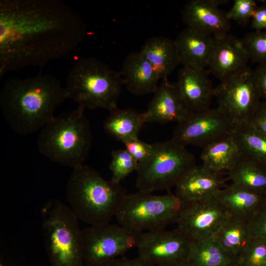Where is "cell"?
<instances>
[{
	"label": "cell",
	"instance_id": "cell-1",
	"mask_svg": "<svg viewBox=\"0 0 266 266\" xmlns=\"http://www.w3.org/2000/svg\"><path fill=\"white\" fill-rule=\"evenodd\" d=\"M86 34L84 21L62 0H0V79L69 55Z\"/></svg>",
	"mask_w": 266,
	"mask_h": 266
},
{
	"label": "cell",
	"instance_id": "cell-2",
	"mask_svg": "<svg viewBox=\"0 0 266 266\" xmlns=\"http://www.w3.org/2000/svg\"><path fill=\"white\" fill-rule=\"evenodd\" d=\"M66 99L60 80L50 74L7 79L0 92L2 114L20 135L41 130L54 118V111Z\"/></svg>",
	"mask_w": 266,
	"mask_h": 266
},
{
	"label": "cell",
	"instance_id": "cell-3",
	"mask_svg": "<svg viewBox=\"0 0 266 266\" xmlns=\"http://www.w3.org/2000/svg\"><path fill=\"white\" fill-rule=\"evenodd\" d=\"M127 194L121 184L106 180L84 165L73 168L67 183L70 208L78 220L90 226L110 223Z\"/></svg>",
	"mask_w": 266,
	"mask_h": 266
},
{
	"label": "cell",
	"instance_id": "cell-4",
	"mask_svg": "<svg viewBox=\"0 0 266 266\" xmlns=\"http://www.w3.org/2000/svg\"><path fill=\"white\" fill-rule=\"evenodd\" d=\"M80 105L54 118L41 130L37 139L40 153L51 161L72 168L83 165L92 145V134Z\"/></svg>",
	"mask_w": 266,
	"mask_h": 266
},
{
	"label": "cell",
	"instance_id": "cell-5",
	"mask_svg": "<svg viewBox=\"0 0 266 266\" xmlns=\"http://www.w3.org/2000/svg\"><path fill=\"white\" fill-rule=\"evenodd\" d=\"M123 85L120 72L96 58L84 57L70 70L64 90L66 99L78 105L110 111L117 107Z\"/></svg>",
	"mask_w": 266,
	"mask_h": 266
},
{
	"label": "cell",
	"instance_id": "cell-6",
	"mask_svg": "<svg viewBox=\"0 0 266 266\" xmlns=\"http://www.w3.org/2000/svg\"><path fill=\"white\" fill-rule=\"evenodd\" d=\"M42 233L51 266H84L82 230L70 207L58 199L41 209Z\"/></svg>",
	"mask_w": 266,
	"mask_h": 266
},
{
	"label": "cell",
	"instance_id": "cell-7",
	"mask_svg": "<svg viewBox=\"0 0 266 266\" xmlns=\"http://www.w3.org/2000/svg\"><path fill=\"white\" fill-rule=\"evenodd\" d=\"M152 144L149 156L138 163L136 187L153 193L170 191L196 165L194 155L173 139Z\"/></svg>",
	"mask_w": 266,
	"mask_h": 266
},
{
	"label": "cell",
	"instance_id": "cell-8",
	"mask_svg": "<svg viewBox=\"0 0 266 266\" xmlns=\"http://www.w3.org/2000/svg\"><path fill=\"white\" fill-rule=\"evenodd\" d=\"M185 205L170 191L156 195L137 191L127 193L115 217L120 225L134 233L158 231L176 223Z\"/></svg>",
	"mask_w": 266,
	"mask_h": 266
},
{
	"label": "cell",
	"instance_id": "cell-9",
	"mask_svg": "<svg viewBox=\"0 0 266 266\" xmlns=\"http://www.w3.org/2000/svg\"><path fill=\"white\" fill-rule=\"evenodd\" d=\"M217 108L234 129L249 124L262 98L253 70L248 66L214 88Z\"/></svg>",
	"mask_w": 266,
	"mask_h": 266
},
{
	"label": "cell",
	"instance_id": "cell-10",
	"mask_svg": "<svg viewBox=\"0 0 266 266\" xmlns=\"http://www.w3.org/2000/svg\"><path fill=\"white\" fill-rule=\"evenodd\" d=\"M140 233L117 224L82 229L84 266H106L136 247Z\"/></svg>",
	"mask_w": 266,
	"mask_h": 266
},
{
	"label": "cell",
	"instance_id": "cell-11",
	"mask_svg": "<svg viewBox=\"0 0 266 266\" xmlns=\"http://www.w3.org/2000/svg\"><path fill=\"white\" fill-rule=\"evenodd\" d=\"M192 240L176 227L140 233L136 248L138 256L153 266H174L187 261Z\"/></svg>",
	"mask_w": 266,
	"mask_h": 266
},
{
	"label": "cell",
	"instance_id": "cell-12",
	"mask_svg": "<svg viewBox=\"0 0 266 266\" xmlns=\"http://www.w3.org/2000/svg\"><path fill=\"white\" fill-rule=\"evenodd\" d=\"M234 128L217 108L191 112L177 124L172 139L185 146L192 145L203 148L231 134Z\"/></svg>",
	"mask_w": 266,
	"mask_h": 266
},
{
	"label": "cell",
	"instance_id": "cell-13",
	"mask_svg": "<svg viewBox=\"0 0 266 266\" xmlns=\"http://www.w3.org/2000/svg\"><path fill=\"white\" fill-rule=\"evenodd\" d=\"M230 215L215 196L187 204L176 223L192 240L214 236Z\"/></svg>",
	"mask_w": 266,
	"mask_h": 266
},
{
	"label": "cell",
	"instance_id": "cell-14",
	"mask_svg": "<svg viewBox=\"0 0 266 266\" xmlns=\"http://www.w3.org/2000/svg\"><path fill=\"white\" fill-rule=\"evenodd\" d=\"M213 36L214 45L207 66L209 72L221 81L248 67L249 57L242 39L228 33Z\"/></svg>",
	"mask_w": 266,
	"mask_h": 266
},
{
	"label": "cell",
	"instance_id": "cell-15",
	"mask_svg": "<svg viewBox=\"0 0 266 266\" xmlns=\"http://www.w3.org/2000/svg\"><path fill=\"white\" fill-rule=\"evenodd\" d=\"M225 0H190L184 6L181 13L184 23L202 33L215 36L228 33L230 21L219 5L228 2Z\"/></svg>",
	"mask_w": 266,
	"mask_h": 266
},
{
	"label": "cell",
	"instance_id": "cell-16",
	"mask_svg": "<svg viewBox=\"0 0 266 266\" xmlns=\"http://www.w3.org/2000/svg\"><path fill=\"white\" fill-rule=\"evenodd\" d=\"M191 112L180 98L175 84L166 79L162 80L147 110L141 113V115L144 124H178L184 120Z\"/></svg>",
	"mask_w": 266,
	"mask_h": 266
},
{
	"label": "cell",
	"instance_id": "cell-17",
	"mask_svg": "<svg viewBox=\"0 0 266 266\" xmlns=\"http://www.w3.org/2000/svg\"><path fill=\"white\" fill-rule=\"evenodd\" d=\"M224 174L196 165L178 182L174 194L185 205L210 198L226 186Z\"/></svg>",
	"mask_w": 266,
	"mask_h": 266
},
{
	"label": "cell",
	"instance_id": "cell-18",
	"mask_svg": "<svg viewBox=\"0 0 266 266\" xmlns=\"http://www.w3.org/2000/svg\"><path fill=\"white\" fill-rule=\"evenodd\" d=\"M208 71L183 66L178 71L175 83L182 101L191 112L209 108L214 88L208 77Z\"/></svg>",
	"mask_w": 266,
	"mask_h": 266
},
{
	"label": "cell",
	"instance_id": "cell-19",
	"mask_svg": "<svg viewBox=\"0 0 266 266\" xmlns=\"http://www.w3.org/2000/svg\"><path fill=\"white\" fill-rule=\"evenodd\" d=\"M183 66L203 69L207 67L214 45V37L187 27L174 40Z\"/></svg>",
	"mask_w": 266,
	"mask_h": 266
},
{
	"label": "cell",
	"instance_id": "cell-20",
	"mask_svg": "<svg viewBox=\"0 0 266 266\" xmlns=\"http://www.w3.org/2000/svg\"><path fill=\"white\" fill-rule=\"evenodd\" d=\"M120 73L124 85L135 95L154 93L159 86V77L140 52H133L127 55Z\"/></svg>",
	"mask_w": 266,
	"mask_h": 266
},
{
	"label": "cell",
	"instance_id": "cell-21",
	"mask_svg": "<svg viewBox=\"0 0 266 266\" xmlns=\"http://www.w3.org/2000/svg\"><path fill=\"white\" fill-rule=\"evenodd\" d=\"M230 216L248 222L266 204V196L232 183L215 195Z\"/></svg>",
	"mask_w": 266,
	"mask_h": 266
},
{
	"label": "cell",
	"instance_id": "cell-22",
	"mask_svg": "<svg viewBox=\"0 0 266 266\" xmlns=\"http://www.w3.org/2000/svg\"><path fill=\"white\" fill-rule=\"evenodd\" d=\"M139 52L162 80L168 79V75L181 64L174 40L168 37H151L146 41Z\"/></svg>",
	"mask_w": 266,
	"mask_h": 266
},
{
	"label": "cell",
	"instance_id": "cell-23",
	"mask_svg": "<svg viewBox=\"0 0 266 266\" xmlns=\"http://www.w3.org/2000/svg\"><path fill=\"white\" fill-rule=\"evenodd\" d=\"M232 133L203 148L200 158L203 166L223 174L233 167L242 154Z\"/></svg>",
	"mask_w": 266,
	"mask_h": 266
},
{
	"label": "cell",
	"instance_id": "cell-24",
	"mask_svg": "<svg viewBox=\"0 0 266 266\" xmlns=\"http://www.w3.org/2000/svg\"><path fill=\"white\" fill-rule=\"evenodd\" d=\"M109 115L103 123L105 133L124 144L138 138L144 124L141 113L130 108L118 107L109 111Z\"/></svg>",
	"mask_w": 266,
	"mask_h": 266
},
{
	"label": "cell",
	"instance_id": "cell-25",
	"mask_svg": "<svg viewBox=\"0 0 266 266\" xmlns=\"http://www.w3.org/2000/svg\"><path fill=\"white\" fill-rule=\"evenodd\" d=\"M186 262L190 266H229L236 264V259L213 236L192 240Z\"/></svg>",
	"mask_w": 266,
	"mask_h": 266
},
{
	"label": "cell",
	"instance_id": "cell-26",
	"mask_svg": "<svg viewBox=\"0 0 266 266\" xmlns=\"http://www.w3.org/2000/svg\"><path fill=\"white\" fill-rule=\"evenodd\" d=\"M214 237L226 251L236 259L253 239L248 222L232 216L227 219Z\"/></svg>",
	"mask_w": 266,
	"mask_h": 266
},
{
	"label": "cell",
	"instance_id": "cell-27",
	"mask_svg": "<svg viewBox=\"0 0 266 266\" xmlns=\"http://www.w3.org/2000/svg\"><path fill=\"white\" fill-rule=\"evenodd\" d=\"M227 174L232 183L266 196V169L242 154Z\"/></svg>",
	"mask_w": 266,
	"mask_h": 266
},
{
	"label": "cell",
	"instance_id": "cell-28",
	"mask_svg": "<svg viewBox=\"0 0 266 266\" xmlns=\"http://www.w3.org/2000/svg\"><path fill=\"white\" fill-rule=\"evenodd\" d=\"M232 133L242 155L266 169V135L249 124L234 129Z\"/></svg>",
	"mask_w": 266,
	"mask_h": 266
},
{
	"label": "cell",
	"instance_id": "cell-29",
	"mask_svg": "<svg viewBox=\"0 0 266 266\" xmlns=\"http://www.w3.org/2000/svg\"><path fill=\"white\" fill-rule=\"evenodd\" d=\"M138 166V162L125 149L112 151L109 166L112 174L110 180L115 183L121 184L126 177L136 171Z\"/></svg>",
	"mask_w": 266,
	"mask_h": 266
},
{
	"label": "cell",
	"instance_id": "cell-30",
	"mask_svg": "<svg viewBox=\"0 0 266 266\" xmlns=\"http://www.w3.org/2000/svg\"><path fill=\"white\" fill-rule=\"evenodd\" d=\"M238 266H266V240L253 238L237 257Z\"/></svg>",
	"mask_w": 266,
	"mask_h": 266
},
{
	"label": "cell",
	"instance_id": "cell-31",
	"mask_svg": "<svg viewBox=\"0 0 266 266\" xmlns=\"http://www.w3.org/2000/svg\"><path fill=\"white\" fill-rule=\"evenodd\" d=\"M242 40L251 62L258 64L266 63V31L249 33Z\"/></svg>",
	"mask_w": 266,
	"mask_h": 266
},
{
	"label": "cell",
	"instance_id": "cell-32",
	"mask_svg": "<svg viewBox=\"0 0 266 266\" xmlns=\"http://www.w3.org/2000/svg\"><path fill=\"white\" fill-rule=\"evenodd\" d=\"M257 7V3L254 0H234L231 8L226 12V16L230 21L244 24L251 19Z\"/></svg>",
	"mask_w": 266,
	"mask_h": 266
},
{
	"label": "cell",
	"instance_id": "cell-33",
	"mask_svg": "<svg viewBox=\"0 0 266 266\" xmlns=\"http://www.w3.org/2000/svg\"><path fill=\"white\" fill-rule=\"evenodd\" d=\"M252 238L266 240V203L248 222Z\"/></svg>",
	"mask_w": 266,
	"mask_h": 266
},
{
	"label": "cell",
	"instance_id": "cell-34",
	"mask_svg": "<svg viewBox=\"0 0 266 266\" xmlns=\"http://www.w3.org/2000/svg\"><path fill=\"white\" fill-rule=\"evenodd\" d=\"M125 149L138 163L146 159L150 155L152 144L146 143L138 138L124 144Z\"/></svg>",
	"mask_w": 266,
	"mask_h": 266
},
{
	"label": "cell",
	"instance_id": "cell-35",
	"mask_svg": "<svg viewBox=\"0 0 266 266\" xmlns=\"http://www.w3.org/2000/svg\"><path fill=\"white\" fill-rule=\"evenodd\" d=\"M249 124L266 135V100L261 101Z\"/></svg>",
	"mask_w": 266,
	"mask_h": 266
},
{
	"label": "cell",
	"instance_id": "cell-36",
	"mask_svg": "<svg viewBox=\"0 0 266 266\" xmlns=\"http://www.w3.org/2000/svg\"><path fill=\"white\" fill-rule=\"evenodd\" d=\"M251 26L255 31H266V5L258 6L251 18Z\"/></svg>",
	"mask_w": 266,
	"mask_h": 266
},
{
	"label": "cell",
	"instance_id": "cell-37",
	"mask_svg": "<svg viewBox=\"0 0 266 266\" xmlns=\"http://www.w3.org/2000/svg\"><path fill=\"white\" fill-rule=\"evenodd\" d=\"M253 72L261 97L266 100V63L259 64Z\"/></svg>",
	"mask_w": 266,
	"mask_h": 266
},
{
	"label": "cell",
	"instance_id": "cell-38",
	"mask_svg": "<svg viewBox=\"0 0 266 266\" xmlns=\"http://www.w3.org/2000/svg\"><path fill=\"white\" fill-rule=\"evenodd\" d=\"M106 266H153L149 262L138 256L134 258H129L124 256L119 257Z\"/></svg>",
	"mask_w": 266,
	"mask_h": 266
},
{
	"label": "cell",
	"instance_id": "cell-39",
	"mask_svg": "<svg viewBox=\"0 0 266 266\" xmlns=\"http://www.w3.org/2000/svg\"><path fill=\"white\" fill-rule=\"evenodd\" d=\"M174 266H189L186 262H182L177 265H176Z\"/></svg>",
	"mask_w": 266,
	"mask_h": 266
},
{
	"label": "cell",
	"instance_id": "cell-40",
	"mask_svg": "<svg viewBox=\"0 0 266 266\" xmlns=\"http://www.w3.org/2000/svg\"><path fill=\"white\" fill-rule=\"evenodd\" d=\"M0 266H6L4 265L3 263L0 262Z\"/></svg>",
	"mask_w": 266,
	"mask_h": 266
},
{
	"label": "cell",
	"instance_id": "cell-41",
	"mask_svg": "<svg viewBox=\"0 0 266 266\" xmlns=\"http://www.w3.org/2000/svg\"><path fill=\"white\" fill-rule=\"evenodd\" d=\"M238 266L236 264H233V265H230V266Z\"/></svg>",
	"mask_w": 266,
	"mask_h": 266
},
{
	"label": "cell",
	"instance_id": "cell-42",
	"mask_svg": "<svg viewBox=\"0 0 266 266\" xmlns=\"http://www.w3.org/2000/svg\"></svg>",
	"mask_w": 266,
	"mask_h": 266
}]
</instances>
